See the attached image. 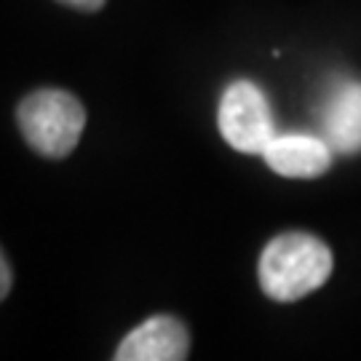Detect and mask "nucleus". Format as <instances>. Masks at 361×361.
Returning <instances> with one entry per match:
<instances>
[{"label": "nucleus", "mask_w": 361, "mask_h": 361, "mask_svg": "<svg viewBox=\"0 0 361 361\" xmlns=\"http://www.w3.org/2000/svg\"><path fill=\"white\" fill-rule=\"evenodd\" d=\"M332 252L322 238L302 231L281 233L262 249L257 279L276 302H295L322 289L332 276Z\"/></svg>", "instance_id": "obj_1"}, {"label": "nucleus", "mask_w": 361, "mask_h": 361, "mask_svg": "<svg viewBox=\"0 0 361 361\" xmlns=\"http://www.w3.org/2000/svg\"><path fill=\"white\" fill-rule=\"evenodd\" d=\"M322 126V137L337 155L361 153V80H345L326 97Z\"/></svg>", "instance_id": "obj_6"}, {"label": "nucleus", "mask_w": 361, "mask_h": 361, "mask_svg": "<svg viewBox=\"0 0 361 361\" xmlns=\"http://www.w3.org/2000/svg\"><path fill=\"white\" fill-rule=\"evenodd\" d=\"M11 284H13L11 265H8V259H6L3 249H0V300H6V295L11 292Z\"/></svg>", "instance_id": "obj_7"}, {"label": "nucleus", "mask_w": 361, "mask_h": 361, "mask_svg": "<svg viewBox=\"0 0 361 361\" xmlns=\"http://www.w3.org/2000/svg\"><path fill=\"white\" fill-rule=\"evenodd\" d=\"M70 8H78V11H99L107 0H59Z\"/></svg>", "instance_id": "obj_8"}, {"label": "nucleus", "mask_w": 361, "mask_h": 361, "mask_svg": "<svg viewBox=\"0 0 361 361\" xmlns=\"http://www.w3.org/2000/svg\"><path fill=\"white\" fill-rule=\"evenodd\" d=\"M222 140L244 155H262L276 137V118L265 91L255 80H233L222 91L217 110Z\"/></svg>", "instance_id": "obj_3"}, {"label": "nucleus", "mask_w": 361, "mask_h": 361, "mask_svg": "<svg viewBox=\"0 0 361 361\" xmlns=\"http://www.w3.org/2000/svg\"><path fill=\"white\" fill-rule=\"evenodd\" d=\"M190 353L188 326L169 313L150 316L121 340L118 361H182Z\"/></svg>", "instance_id": "obj_4"}, {"label": "nucleus", "mask_w": 361, "mask_h": 361, "mask_svg": "<svg viewBox=\"0 0 361 361\" xmlns=\"http://www.w3.org/2000/svg\"><path fill=\"white\" fill-rule=\"evenodd\" d=\"M265 164L289 180H316L329 171L335 150L324 137L313 134H276L265 147Z\"/></svg>", "instance_id": "obj_5"}, {"label": "nucleus", "mask_w": 361, "mask_h": 361, "mask_svg": "<svg viewBox=\"0 0 361 361\" xmlns=\"http://www.w3.org/2000/svg\"><path fill=\"white\" fill-rule=\"evenodd\" d=\"M16 123L25 142L43 158H67L86 129V110L78 97L62 89H38L16 107Z\"/></svg>", "instance_id": "obj_2"}]
</instances>
